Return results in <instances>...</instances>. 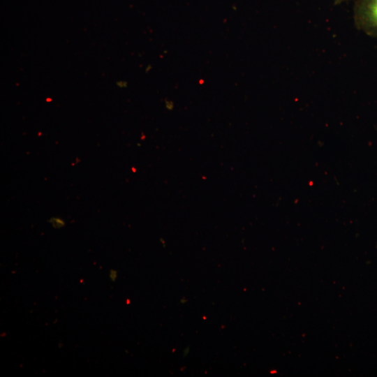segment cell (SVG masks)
<instances>
[{"label":"cell","instance_id":"6da1fadb","mask_svg":"<svg viewBox=\"0 0 377 377\" xmlns=\"http://www.w3.org/2000/svg\"><path fill=\"white\" fill-rule=\"evenodd\" d=\"M354 22L357 29L377 38V0H357L354 7Z\"/></svg>","mask_w":377,"mask_h":377},{"label":"cell","instance_id":"7a4b0ae2","mask_svg":"<svg viewBox=\"0 0 377 377\" xmlns=\"http://www.w3.org/2000/svg\"><path fill=\"white\" fill-rule=\"evenodd\" d=\"M48 222L56 229H59L65 226V221L59 217H51Z\"/></svg>","mask_w":377,"mask_h":377},{"label":"cell","instance_id":"3957f363","mask_svg":"<svg viewBox=\"0 0 377 377\" xmlns=\"http://www.w3.org/2000/svg\"><path fill=\"white\" fill-rule=\"evenodd\" d=\"M109 277L112 281H115L117 278V271L114 269H111L109 272Z\"/></svg>","mask_w":377,"mask_h":377},{"label":"cell","instance_id":"277c9868","mask_svg":"<svg viewBox=\"0 0 377 377\" xmlns=\"http://www.w3.org/2000/svg\"><path fill=\"white\" fill-rule=\"evenodd\" d=\"M117 84L119 87H126V82H124V81H119V82H117Z\"/></svg>","mask_w":377,"mask_h":377},{"label":"cell","instance_id":"5b68a950","mask_svg":"<svg viewBox=\"0 0 377 377\" xmlns=\"http://www.w3.org/2000/svg\"><path fill=\"white\" fill-rule=\"evenodd\" d=\"M189 353V346L186 347L185 349H184V356H186Z\"/></svg>","mask_w":377,"mask_h":377},{"label":"cell","instance_id":"8992f818","mask_svg":"<svg viewBox=\"0 0 377 377\" xmlns=\"http://www.w3.org/2000/svg\"><path fill=\"white\" fill-rule=\"evenodd\" d=\"M186 302H188V300L186 299L185 297H183L180 300V302H181L182 304H184V303H186Z\"/></svg>","mask_w":377,"mask_h":377},{"label":"cell","instance_id":"52a82bcc","mask_svg":"<svg viewBox=\"0 0 377 377\" xmlns=\"http://www.w3.org/2000/svg\"><path fill=\"white\" fill-rule=\"evenodd\" d=\"M335 3H341L343 1H348V0H333Z\"/></svg>","mask_w":377,"mask_h":377},{"label":"cell","instance_id":"ba28073f","mask_svg":"<svg viewBox=\"0 0 377 377\" xmlns=\"http://www.w3.org/2000/svg\"><path fill=\"white\" fill-rule=\"evenodd\" d=\"M128 303H129V300H127V304H128Z\"/></svg>","mask_w":377,"mask_h":377}]
</instances>
